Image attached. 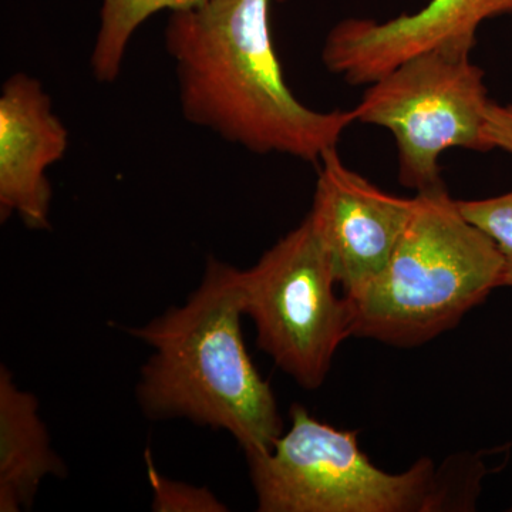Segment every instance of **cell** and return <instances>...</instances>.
<instances>
[{
  "label": "cell",
  "mask_w": 512,
  "mask_h": 512,
  "mask_svg": "<svg viewBox=\"0 0 512 512\" xmlns=\"http://www.w3.org/2000/svg\"><path fill=\"white\" fill-rule=\"evenodd\" d=\"M66 473L50 444L32 393L20 390L8 369L0 370V511L18 512L35 500L49 476Z\"/></svg>",
  "instance_id": "30bf717a"
},
{
  "label": "cell",
  "mask_w": 512,
  "mask_h": 512,
  "mask_svg": "<svg viewBox=\"0 0 512 512\" xmlns=\"http://www.w3.org/2000/svg\"><path fill=\"white\" fill-rule=\"evenodd\" d=\"M471 53L431 50L369 84L355 120L386 128L396 141L399 180L417 192L443 187L440 157L450 148L491 151L484 137L487 86Z\"/></svg>",
  "instance_id": "8992f818"
},
{
  "label": "cell",
  "mask_w": 512,
  "mask_h": 512,
  "mask_svg": "<svg viewBox=\"0 0 512 512\" xmlns=\"http://www.w3.org/2000/svg\"><path fill=\"white\" fill-rule=\"evenodd\" d=\"M311 218L332 259L343 295L355 296L389 264L414 208V197L380 190L343 163L338 148L318 163Z\"/></svg>",
  "instance_id": "52a82bcc"
},
{
  "label": "cell",
  "mask_w": 512,
  "mask_h": 512,
  "mask_svg": "<svg viewBox=\"0 0 512 512\" xmlns=\"http://www.w3.org/2000/svg\"><path fill=\"white\" fill-rule=\"evenodd\" d=\"M484 137L491 150L500 148L512 154V104L491 101L485 120Z\"/></svg>",
  "instance_id": "5bb4252c"
},
{
  "label": "cell",
  "mask_w": 512,
  "mask_h": 512,
  "mask_svg": "<svg viewBox=\"0 0 512 512\" xmlns=\"http://www.w3.org/2000/svg\"><path fill=\"white\" fill-rule=\"evenodd\" d=\"M503 258L467 221L446 187L417 192L389 264L355 296L353 338L394 348L426 345L501 288Z\"/></svg>",
  "instance_id": "3957f363"
},
{
  "label": "cell",
  "mask_w": 512,
  "mask_h": 512,
  "mask_svg": "<svg viewBox=\"0 0 512 512\" xmlns=\"http://www.w3.org/2000/svg\"><path fill=\"white\" fill-rule=\"evenodd\" d=\"M276 2L284 0H208L170 13L165 52L188 123L254 154L318 165L338 148L355 114L313 110L296 99L272 37Z\"/></svg>",
  "instance_id": "6da1fadb"
},
{
  "label": "cell",
  "mask_w": 512,
  "mask_h": 512,
  "mask_svg": "<svg viewBox=\"0 0 512 512\" xmlns=\"http://www.w3.org/2000/svg\"><path fill=\"white\" fill-rule=\"evenodd\" d=\"M244 315L256 345L299 386L325 383L333 357L353 338L352 306L338 296L332 259L311 218L241 271Z\"/></svg>",
  "instance_id": "5b68a950"
},
{
  "label": "cell",
  "mask_w": 512,
  "mask_h": 512,
  "mask_svg": "<svg viewBox=\"0 0 512 512\" xmlns=\"http://www.w3.org/2000/svg\"><path fill=\"white\" fill-rule=\"evenodd\" d=\"M510 511L512 512V503H511Z\"/></svg>",
  "instance_id": "9a60e30c"
},
{
  "label": "cell",
  "mask_w": 512,
  "mask_h": 512,
  "mask_svg": "<svg viewBox=\"0 0 512 512\" xmlns=\"http://www.w3.org/2000/svg\"><path fill=\"white\" fill-rule=\"evenodd\" d=\"M291 427L264 454L247 456L261 512H433L473 508L483 461L467 458L436 470L419 458L402 473L376 466L359 430H339L291 407Z\"/></svg>",
  "instance_id": "277c9868"
},
{
  "label": "cell",
  "mask_w": 512,
  "mask_h": 512,
  "mask_svg": "<svg viewBox=\"0 0 512 512\" xmlns=\"http://www.w3.org/2000/svg\"><path fill=\"white\" fill-rule=\"evenodd\" d=\"M208 0H101L99 29L94 37L90 69L101 84L119 79L128 46L137 30L160 12L200 8Z\"/></svg>",
  "instance_id": "8fae6325"
},
{
  "label": "cell",
  "mask_w": 512,
  "mask_h": 512,
  "mask_svg": "<svg viewBox=\"0 0 512 512\" xmlns=\"http://www.w3.org/2000/svg\"><path fill=\"white\" fill-rule=\"evenodd\" d=\"M461 214L491 238L503 258L501 288H512V191L483 200H457Z\"/></svg>",
  "instance_id": "7c38bea8"
},
{
  "label": "cell",
  "mask_w": 512,
  "mask_h": 512,
  "mask_svg": "<svg viewBox=\"0 0 512 512\" xmlns=\"http://www.w3.org/2000/svg\"><path fill=\"white\" fill-rule=\"evenodd\" d=\"M242 316L241 269L210 256L183 306L128 332L154 350L137 386L146 416L228 431L252 456L285 430L274 390L248 355Z\"/></svg>",
  "instance_id": "7a4b0ae2"
},
{
  "label": "cell",
  "mask_w": 512,
  "mask_h": 512,
  "mask_svg": "<svg viewBox=\"0 0 512 512\" xmlns=\"http://www.w3.org/2000/svg\"><path fill=\"white\" fill-rule=\"evenodd\" d=\"M504 15H512V0H429L384 22L345 19L326 36L322 62L350 86H369L421 53H471L483 22Z\"/></svg>",
  "instance_id": "ba28073f"
},
{
  "label": "cell",
  "mask_w": 512,
  "mask_h": 512,
  "mask_svg": "<svg viewBox=\"0 0 512 512\" xmlns=\"http://www.w3.org/2000/svg\"><path fill=\"white\" fill-rule=\"evenodd\" d=\"M69 131L42 82L15 73L0 90V218L18 215L35 231L50 228L53 188L47 170L66 156Z\"/></svg>",
  "instance_id": "9c48e42d"
},
{
  "label": "cell",
  "mask_w": 512,
  "mask_h": 512,
  "mask_svg": "<svg viewBox=\"0 0 512 512\" xmlns=\"http://www.w3.org/2000/svg\"><path fill=\"white\" fill-rule=\"evenodd\" d=\"M148 477L153 487V510L157 512H222L228 508L207 488L177 483L161 477L147 458Z\"/></svg>",
  "instance_id": "4fadbf2b"
}]
</instances>
